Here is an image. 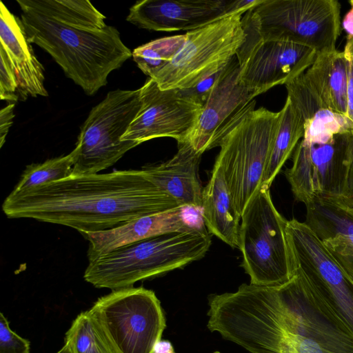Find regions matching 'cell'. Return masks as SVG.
<instances>
[{
    "label": "cell",
    "instance_id": "1",
    "mask_svg": "<svg viewBox=\"0 0 353 353\" xmlns=\"http://www.w3.org/2000/svg\"><path fill=\"white\" fill-rule=\"evenodd\" d=\"M208 328L250 353H353V334L294 271L279 285L211 294Z\"/></svg>",
    "mask_w": 353,
    "mask_h": 353
},
{
    "label": "cell",
    "instance_id": "2",
    "mask_svg": "<svg viewBox=\"0 0 353 353\" xmlns=\"http://www.w3.org/2000/svg\"><path fill=\"white\" fill-rule=\"evenodd\" d=\"M181 206L143 171L74 175L19 194L2 204L9 218H29L81 232L110 230L137 218Z\"/></svg>",
    "mask_w": 353,
    "mask_h": 353
},
{
    "label": "cell",
    "instance_id": "3",
    "mask_svg": "<svg viewBox=\"0 0 353 353\" xmlns=\"http://www.w3.org/2000/svg\"><path fill=\"white\" fill-rule=\"evenodd\" d=\"M21 21L28 39L47 52L67 77L88 95L108 83V77L132 57L118 30L68 26L30 10L21 9Z\"/></svg>",
    "mask_w": 353,
    "mask_h": 353
},
{
    "label": "cell",
    "instance_id": "4",
    "mask_svg": "<svg viewBox=\"0 0 353 353\" xmlns=\"http://www.w3.org/2000/svg\"><path fill=\"white\" fill-rule=\"evenodd\" d=\"M212 243L204 225L168 233L114 249L90 261L84 279L99 288L116 290L181 268L202 259Z\"/></svg>",
    "mask_w": 353,
    "mask_h": 353
},
{
    "label": "cell",
    "instance_id": "5",
    "mask_svg": "<svg viewBox=\"0 0 353 353\" xmlns=\"http://www.w3.org/2000/svg\"><path fill=\"white\" fill-rule=\"evenodd\" d=\"M281 111L252 108L222 138L215 163L223 170L237 212L262 188Z\"/></svg>",
    "mask_w": 353,
    "mask_h": 353
},
{
    "label": "cell",
    "instance_id": "6",
    "mask_svg": "<svg viewBox=\"0 0 353 353\" xmlns=\"http://www.w3.org/2000/svg\"><path fill=\"white\" fill-rule=\"evenodd\" d=\"M242 10L188 31L173 59L151 79L160 89L188 90L224 68L245 40Z\"/></svg>",
    "mask_w": 353,
    "mask_h": 353
},
{
    "label": "cell",
    "instance_id": "7",
    "mask_svg": "<svg viewBox=\"0 0 353 353\" xmlns=\"http://www.w3.org/2000/svg\"><path fill=\"white\" fill-rule=\"evenodd\" d=\"M341 8L337 0H262L244 15L263 40L290 41L319 53L336 49Z\"/></svg>",
    "mask_w": 353,
    "mask_h": 353
},
{
    "label": "cell",
    "instance_id": "8",
    "mask_svg": "<svg viewBox=\"0 0 353 353\" xmlns=\"http://www.w3.org/2000/svg\"><path fill=\"white\" fill-rule=\"evenodd\" d=\"M239 249L241 266L256 285H279L293 276L285 219L276 210L270 189L262 188L241 216Z\"/></svg>",
    "mask_w": 353,
    "mask_h": 353
},
{
    "label": "cell",
    "instance_id": "9",
    "mask_svg": "<svg viewBox=\"0 0 353 353\" xmlns=\"http://www.w3.org/2000/svg\"><path fill=\"white\" fill-rule=\"evenodd\" d=\"M141 106V89L109 92L93 107L81 127L79 148L72 174H97L116 163L128 151L139 145L122 138Z\"/></svg>",
    "mask_w": 353,
    "mask_h": 353
},
{
    "label": "cell",
    "instance_id": "10",
    "mask_svg": "<svg viewBox=\"0 0 353 353\" xmlns=\"http://www.w3.org/2000/svg\"><path fill=\"white\" fill-rule=\"evenodd\" d=\"M90 310L114 353H154L165 327L159 300L143 287L112 290Z\"/></svg>",
    "mask_w": 353,
    "mask_h": 353
},
{
    "label": "cell",
    "instance_id": "11",
    "mask_svg": "<svg viewBox=\"0 0 353 353\" xmlns=\"http://www.w3.org/2000/svg\"><path fill=\"white\" fill-rule=\"evenodd\" d=\"M353 161V134H334L323 142L303 139L292 154L285 177L296 201L305 205L316 198H343Z\"/></svg>",
    "mask_w": 353,
    "mask_h": 353
},
{
    "label": "cell",
    "instance_id": "12",
    "mask_svg": "<svg viewBox=\"0 0 353 353\" xmlns=\"http://www.w3.org/2000/svg\"><path fill=\"white\" fill-rule=\"evenodd\" d=\"M285 234L292 274L299 272L353 334V278L304 222L288 220Z\"/></svg>",
    "mask_w": 353,
    "mask_h": 353
},
{
    "label": "cell",
    "instance_id": "13",
    "mask_svg": "<svg viewBox=\"0 0 353 353\" xmlns=\"http://www.w3.org/2000/svg\"><path fill=\"white\" fill-rule=\"evenodd\" d=\"M246 34L236 58L239 79L256 96L278 85H285L305 72L315 60L312 48L285 41L263 40L243 14Z\"/></svg>",
    "mask_w": 353,
    "mask_h": 353
},
{
    "label": "cell",
    "instance_id": "14",
    "mask_svg": "<svg viewBox=\"0 0 353 353\" xmlns=\"http://www.w3.org/2000/svg\"><path fill=\"white\" fill-rule=\"evenodd\" d=\"M140 89L141 108L122 140L139 144L160 137H171L177 143L185 141L203 106L179 90L160 89L151 78Z\"/></svg>",
    "mask_w": 353,
    "mask_h": 353
},
{
    "label": "cell",
    "instance_id": "15",
    "mask_svg": "<svg viewBox=\"0 0 353 353\" xmlns=\"http://www.w3.org/2000/svg\"><path fill=\"white\" fill-rule=\"evenodd\" d=\"M235 56L220 72L194 128L183 141L201 154L219 146L244 114L255 108L256 96L241 83Z\"/></svg>",
    "mask_w": 353,
    "mask_h": 353
},
{
    "label": "cell",
    "instance_id": "16",
    "mask_svg": "<svg viewBox=\"0 0 353 353\" xmlns=\"http://www.w3.org/2000/svg\"><path fill=\"white\" fill-rule=\"evenodd\" d=\"M260 0H142L130 8L126 20L140 28L172 32L198 29L224 16L250 10Z\"/></svg>",
    "mask_w": 353,
    "mask_h": 353
},
{
    "label": "cell",
    "instance_id": "17",
    "mask_svg": "<svg viewBox=\"0 0 353 353\" xmlns=\"http://www.w3.org/2000/svg\"><path fill=\"white\" fill-rule=\"evenodd\" d=\"M304 223L353 278V208L342 198L320 197L305 205Z\"/></svg>",
    "mask_w": 353,
    "mask_h": 353
},
{
    "label": "cell",
    "instance_id": "18",
    "mask_svg": "<svg viewBox=\"0 0 353 353\" xmlns=\"http://www.w3.org/2000/svg\"><path fill=\"white\" fill-rule=\"evenodd\" d=\"M181 207L143 216L120 226L99 232H81L88 241L89 261L121 246L157 236L193 228Z\"/></svg>",
    "mask_w": 353,
    "mask_h": 353
},
{
    "label": "cell",
    "instance_id": "19",
    "mask_svg": "<svg viewBox=\"0 0 353 353\" xmlns=\"http://www.w3.org/2000/svg\"><path fill=\"white\" fill-rule=\"evenodd\" d=\"M177 152L163 163L141 169L146 177L183 207L201 208L203 188L198 170L202 154L188 142L177 143Z\"/></svg>",
    "mask_w": 353,
    "mask_h": 353
},
{
    "label": "cell",
    "instance_id": "20",
    "mask_svg": "<svg viewBox=\"0 0 353 353\" xmlns=\"http://www.w3.org/2000/svg\"><path fill=\"white\" fill-rule=\"evenodd\" d=\"M0 47L6 52L17 74L19 95L47 97L44 68L34 54L20 18L1 1Z\"/></svg>",
    "mask_w": 353,
    "mask_h": 353
},
{
    "label": "cell",
    "instance_id": "21",
    "mask_svg": "<svg viewBox=\"0 0 353 353\" xmlns=\"http://www.w3.org/2000/svg\"><path fill=\"white\" fill-rule=\"evenodd\" d=\"M285 85L287 97L304 119L303 141L307 143L323 142L335 134L352 132L347 118L332 111L323 103L305 79L304 72Z\"/></svg>",
    "mask_w": 353,
    "mask_h": 353
},
{
    "label": "cell",
    "instance_id": "22",
    "mask_svg": "<svg viewBox=\"0 0 353 353\" xmlns=\"http://www.w3.org/2000/svg\"><path fill=\"white\" fill-rule=\"evenodd\" d=\"M201 216L208 233L233 248H239L241 216L236 210L223 170L214 163L203 188Z\"/></svg>",
    "mask_w": 353,
    "mask_h": 353
},
{
    "label": "cell",
    "instance_id": "23",
    "mask_svg": "<svg viewBox=\"0 0 353 353\" xmlns=\"http://www.w3.org/2000/svg\"><path fill=\"white\" fill-rule=\"evenodd\" d=\"M304 76L332 111L347 117L348 61L343 51L316 53Z\"/></svg>",
    "mask_w": 353,
    "mask_h": 353
},
{
    "label": "cell",
    "instance_id": "24",
    "mask_svg": "<svg viewBox=\"0 0 353 353\" xmlns=\"http://www.w3.org/2000/svg\"><path fill=\"white\" fill-rule=\"evenodd\" d=\"M25 9L68 26L87 30H102L108 25L105 17L90 1L17 0Z\"/></svg>",
    "mask_w": 353,
    "mask_h": 353
},
{
    "label": "cell",
    "instance_id": "25",
    "mask_svg": "<svg viewBox=\"0 0 353 353\" xmlns=\"http://www.w3.org/2000/svg\"><path fill=\"white\" fill-rule=\"evenodd\" d=\"M281 119L265 170L262 188L270 189L276 175L303 139L305 121L289 98L281 110Z\"/></svg>",
    "mask_w": 353,
    "mask_h": 353
},
{
    "label": "cell",
    "instance_id": "26",
    "mask_svg": "<svg viewBox=\"0 0 353 353\" xmlns=\"http://www.w3.org/2000/svg\"><path fill=\"white\" fill-rule=\"evenodd\" d=\"M72 353H114L91 311L81 312L65 333Z\"/></svg>",
    "mask_w": 353,
    "mask_h": 353
},
{
    "label": "cell",
    "instance_id": "27",
    "mask_svg": "<svg viewBox=\"0 0 353 353\" xmlns=\"http://www.w3.org/2000/svg\"><path fill=\"white\" fill-rule=\"evenodd\" d=\"M79 148L68 154L48 159L43 163H32L23 170L21 179L11 194H19L34 188L70 176L78 154Z\"/></svg>",
    "mask_w": 353,
    "mask_h": 353
},
{
    "label": "cell",
    "instance_id": "28",
    "mask_svg": "<svg viewBox=\"0 0 353 353\" xmlns=\"http://www.w3.org/2000/svg\"><path fill=\"white\" fill-rule=\"evenodd\" d=\"M185 39V34L154 39L135 48L132 58L141 70L152 78L173 59Z\"/></svg>",
    "mask_w": 353,
    "mask_h": 353
},
{
    "label": "cell",
    "instance_id": "29",
    "mask_svg": "<svg viewBox=\"0 0 353 353\" xmlns=\"http://www.w3.org/2000/svg\"><path fill=\"white\" fill-rule=\"evenodd\" d=\"M342 26L347 33L344 54L348 61L347 118L353 134V8L345 15Z\"/></svg>",
    "mask_w": 353,
    "mask_h": 353
},
{
    "label": "cell",
    "instance_id": "30",
    "mask_svg": "<svg viewBox=\"0 0 353 353\" xmlns=\"http://www.w3.org/2000/svg\"><path fill=\"white\" fill-rule=\"evenodd\" d=\"M0 98L1 100L17 101L19 81L6 52L0 47Z\"/></svg>",
    "mask_w": 353,
    "mask_h": 353
},
{
    "label": "cell",
    "instance_id": "31",
    "mask_svg": "<svg viewBox=\"0 0 353 353\" xmlns=\"http://www.w3.org/2000/svg\"><path fill=\"white\" fill-rule=\"evenodd\" d=\"M30 341L22 338L9 327V322L0 314V353H29Z\"/></svg>",
    "mask_w": 353,
    "mask_h": 353
},
{
    "label": "cell",
    "instance_id": "32",
    "mask_svg": "<svg viewBox=\"0 0 353 353\" xmlns=\"http://www.w3.org/2000/svg\"><path fill=\"white\" fill-rule=\"evenodd\" d=\"M14 103H10L0 111V147H2L12 124Z\"/></svg>",
    "mask_w": 353,
    "mask_h": 353
},
{
    "label": "cell",
    "instance_id": "33",
    "mask_svg": "<svg viewBox=\"0 0 353 353\" xmlns=\"http://www.w3.org/2000/svg\"><path fill=\"white\" fill-rule=\"evenodd\" d=\"M342 199L353 208V161L351 166L347 189Z\"/></svg>",
    "mask_w": 353,
    "mask_h": 353
},
{
    "label": "cell",
    "instance_id": "34",
    "mask_svg": "<svg viewBox=\"0 0 353 353\" xmlns=\"http://www.w3.org/2000/svg\"><path fill=\"white\" fill-rule=\"evenodd\" d=\"M154 353H174V352L169 341L160 340L154 347Z\"/></svg>",
    "mask_w": 353,
    "mask_h": 353
},
{
    "label": "cell",
    "instance_id": "35",
    "mask_svg": "<svg viewBox=\"0 0 353 353\" xmlns=\"http://www.w3.org/2000/svg\"><path fill=\"white\" fill-rule=\"evenodd\" d=\"M57 353H72L70 348L67 344H65L63 347L59 350Z\"/></svg>",
    "mask_w": 353,
    "mask_h": 353
},
{
    "label": "cell",
    "instance_id": "36",
    "mask_svg": "<svg viewBox=\"0 0 353 353\" xmlns=\"http://www.w3.org/2000/svg\"><path fill=\"white\" fill-rule=\"evenodd\" d=\"M349 3L351 6V8H353V0L350 1Z\"/></svg>",
    "mask_w": 353,
    "mask_h": 353
}]
</instances>
